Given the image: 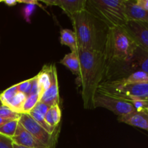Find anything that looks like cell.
Instances as JSON below:
<instances>
[{"instance_id": "cell-34", "label": "cell", "mask_w": 148, "mask_h": 148, "mask_svg": "<svg viewBox=\"0 0 148 148\" xmlns=\"http://www.w3.org/2000/svg\"><path fill=\"white\" fill-rule=\"evenodd\" d=\"M143 110H148V104H147V106H146V107Z\"/></svg>"}, {"instance_id": "cell-28", "label": "cell", "mask_w": 148, "mask_h": 148, "mask_svg": "<svg viewBox=\"0 0 148 148\" xmlns=\"http://www.w3.org/2000/svg\"><path fill=\"white\" fill-rule=\"evenodd\" d=\"M13 144L12 138L0 134V148H13Z\"/></svg>"}, {"instance_id": "cell-16", "label": "cell", "mask_w": 148, "mask_h": 148, "mask_svg": "<svg viewBox=\"0 0 148 148\" xmlns=\"http://www.w3.org/2000/svg\"><path fill=\"white\" fill-rule=\"evenodd\" d=\"M38 85L39 88V93L41 96L50 87L51 83V66L44 65L43 69L36 75Z\"/></svg>"}, {"instance_id": "cell-2", "label": "cell", "mask_w": 148, "mask_h": 148, "mask_svg": "<svg viewBox=\"0 0 148 148\" xmlns=\"http://www.w3.org/2000/svg\"><path fill=\"white\" fill-rule=\"evenodd\" d=\"M80 72L76 79L78 87H81V95L85 109H95L94 98L98 87L103 82L104 59L102 52L77 49Z\"/></svg>"}, {"instance_id": "cell-13", "label": "cell", "mask_w": 148, "mask_h": 148, "mask_svg": "<svg viewBox=\"0 0 148 148\" xmlns=\"http://www.w3.org/2000/svg\"><path fill=\"white\" fill-rule=\"evenodd\" d=\"M133 71H142L148 75V52L137 46L133 56Z\"/></svg>"}, {"instance_id": "cell-19", "label": "cell", "mask_w": 148, "mask_h": 148, "mask_svg": "<svg viewBox=\"0 0 148 148\" xmlns=\"http://www.w3.org/2000/svg\"><path fill=\"white\" fill-rule=\"evenodd\" d=\"M27 95L23 92H17L15 94L12 99L10 101L7 106L9 107L11 110H12L14 112L17 114H22V109H23V105L25 103Z\"/></svg>"}, {"instance_id": "cell-15", "label": "cell", "mask_w": 148, "mask_h": 148, "mask_svg": "<svg viewBox=\"0 0 148 148\" xmlns=\"http://www.w3.org/2000/svg\"><path fill=\"white\" fill-rule=\"evenodd\" d=\"M148 82V75L142 71H135L122 79L114 81H110L109 82L116 85H125L130 84L142 83Z\"/></svg>"}, {"instance_id": "cell-35", "label": "cell", "mask_w": 148, "mask_h": 148, "mask_svg": "<svg viewBox=\"0 0 148 148\" xmlns=\"http://www.w3.org/2000/svg\"><path fill=\"white\" fill-rule=\"evenodd\" d=\"M1 105H2V104H1V101H0V106H1Z\"/></svg>"}, {"instance_id": "cell-22", "label": "cell", "mask_w": 148, "mask_h": 148, "mask_svg": "<svg viewBox=\"0 0 148 148\" xmlns=\"http://www.w3.org/2000/svg\"><path fill=\"white\" fill-rule=\"evenodd\" d=\"M17 92H18L17 86V85H14L1 92L0 93V101H1V104L7 106V104L10 103V101L12 99L13 97L15 95Z\"/></svg>"}, {"instance_id": "cell-1", "label": "cell", "mask_w": 148, "mask_h": 148, "mask_svg": "<svg viewBox=\"0 0 148 148\" xmlns=\"http://www.w3.org/2000/svg\"><path fill=\"white\" fill-rule=\"evenodd\" d=\"M137 46L123 27L110 28L103 51V82L117 80L134 72L132 64Z\"/></svg>"}, {"instance_id": "cell-12", "label": "cell", "mask_w": 148, "mask_h": 148, "mask_svg": "<svg viewBox=\"0 0 148 148\" xmlns=\"http://www.w3.org/2000/svg\"><path fill=\"white\" fill-rule=\"evenodd\" d=\"M124 12L128 20H135L148 25V12L136 4L135 1L124 0Z\"/></svg>"}, {"instance_id": "cell-26", "label": "cell", "mask_w": 148, "mask_h": 148, "mask_svg": "<svg viewBox=\"0 0 148 148\" xmlns=\"http://www.w3.org/2000/svg\"><path fill=\"white\" fill-rule=\"evenodd\" d=\"M36 7L35 4H25V7L23 9V16L27 23H30V16L34 12Z\"/></svg>"}, {"instance_id": "cell-11", "label": "cell", "mask_w": 148, "mask_h": 148, "mask_svg": "<svg viewBox=\"0 0 148 148\" xmlns=\"http://www.w3.org/2000/svg\"><path fill=\"white\" fill-rule=\"evenodd\" d=\"M118 120L120 122L148 131V112L145 110H135L130 114L119 116Z\"/></svg>"}, {"instance_id": "cell-14", "label": "cell", "mask_w": 148, "mask_h": 148, "mask_svg": "<svg viewBox=\"0 0 148 148\" xmlns=\"http://www.w3.org/2000/svg\"><path fill=\"white\" fill-rule=\"evenodd\" d=\"M59 63L69 69L71 72L76 76L77 78L79 77V72H80V64H79L77 51H71L70 53L65 55L64 57L60 60Z\"/></svg>"}, {"instance_id": "cell-5", "label": "cell", "mask_w": 148, "mask_h": 148, "mask_svg": "<svg viewBox=\"0 0 148 148\" xmlns=\"http://www.w3.org/2000/svg\"><path fill=\"white\" fill-rule=\"evenodd\" d=\"M19 122L27 132L30 133L38 141L48 148H54L57 143L59 131L53 134L48 132L38 124L28 114H21Z\"/></svg>"}, {"instance_id": "cell-32", "label": "cell", "mask_w": 148, "mask_h": 148, "mask_svg": "<svg viewBox=\"0 0 148 148\" xmlns=\"http://www.w3.org/2000/svg\"><path fill=\"white\" fill-rule=\"evenodd\" d=\"M11 121V120L5 119H3V118H1V117H0V127H1L3 124H4L5 123L8 122V121Z\"/></svg>"}, {"instance_id": "cell-17", "label": "cell", "mask_w": 148, "mask_h": 148, "mask_svg": "<svg viewBox=\"0 0 148 148\" xmlns=\"http://www.w3.org/2000/svg\"><path fill=\"white\" fill-rule=\"evenodd\" d=\"M60 43L62 45L68 46L71 49V51H77V40L74 30L62 29L60 31Z\"/></svg>"}, {"instance_id": "cell-7", "label": "cell", "mask_w": 148, "mask_h": 148, "mask_svg": "<svg viewBox=\"0 0 148 148\" xmlns=\"http://www.w3.org/2000/svg\"><path fill=\"white\" fill-rule=\"evenodd\" d=\"M137 46L148 52V25L135 20H128L123 26Z\"/></svg>"}, {"instance_id": "cell-24", "label": "cell", "mask_w": 148, "mask_h": 148, "mask_svg": "<svg viewBox=\"0 0 148 148\" xmlns=\"http://www.w3.org/2000/svg\"><path fill=\"white\" fill-rule=\"evenodd\" d=\"M20 114L14 112L6 106L1 105L0 106V117L8 120H19Z\"/></svg>"}, {"instance_id": "cell-29", "label": "cell", "mask_w": 148, "mask_h": 148, "mask_svg": "<svg viewBox=\"0 0 148 148\" xmlns=\"http://www.w3.org/2000/svg\"><path fill=\"white\" fill-rule=\"evenodd\" d=\"M135 3L137 6L148 12V0H137Z\"/></svg>"}, {"instance_id": "cell-25", "label": "cell", "mask_w": 148, "mask_h": 148, "mask_svg": "<svg viewBox=\"0 0 148 148\" xmlns=\"http://www.w3.org/2000/svg\"><path fill=\"white\" fill-rule=\"evenodd\" d=\"M33 77L27 79V80L23 81V82L17 84L18 92H23V93L25 94L27 96L30 95V90H31L32 88V85H33Z\"/></svg>"}, {"instance_id": "cell-31", "label": "cell", "mask_w": 148, "mask_h": 148, "mask_svg": "<svg viewBox=\"0 0 148 148\" xmlns=\"http://www.w3.org/2000/svg\"><path fill=\"white\" fill-rule=\"evenodd\" d=\"M2 2H4L8 7H13L17 4V1H15V0H5V1H3Z\"/></svg>"}, {"instance_id": "cell-21", "label": "cell", "mask_w": 148, "mask_h": 148, "mask_svg": "<svg viewBox=\"0 0 148 148\" xmlns=\"http://www.w3.org/2000/svg\"><path fill=\"white\" fill-rule=\"evenodd\" d=\"M28 114L38 123V124H40L43 129H45L48 132L51 133V134H53V133L56 132V130H57V128L59 127H58L57 128H53V127H51V126H49V124L46 123V120H45L44 116L36 112V111H31Z\"/></svg>"}, {"instance_id": "cell-4", "label": "cell", "mask_w": 148, "mask_h": 148, "mask_svg": "<svg viewBox=\"0 0 148 148\" xmlns=\"http://www.w3.org/2000/svg\"><path fill=\"white\" fill-rule=\"evenodd\" d=\"M85 10L109 29L123 27L127 22L124 0H87Z\"/></svg>"}, {"instance_id": "cell-8", "label": "cell", "mask_w": 148, "mask_h": 148, "mask_svg": "<svg viewBox=\"0 0 148 148\" xmlns=\"http://www.w3.org/2000/svg\"><path fill=\"white\" fill-rule=\"evenodd\" d=\"M51 66V83L49 89L40 96V102L43 103L49 106L54 105H59V83H58L57 71L54 64Z\"/></svg>"}, {"instance_id": "cell-23", "label": "cell", "mask_w": 148, "mask_h": 148, "mask_svg": "<svg viewBox=\"0 0 148 148\" xmlns=\"http://www.w3.org/2000/svg\"><path fill=\"white\" fill-rule=\"evenodd\" d=\"M38 95H29L27 96L22 109V114H29L40 101Z\"/></svg>"}, {"instance_id": "cell-10", "label": "cell", "mask_w": 148, "mask_h": 148, "mask_svg": "<svg viewBox=\"0 0 148 148\" xmlns=\"http://www.w3.org/2000/svg\"><path fill=\"white\" fill-rule=\"evenodd\" d=\"M12 140L14 144L29 148H48L38 141L29 132L23 127L20 122L18 123L15 134Z\"/></svg>"}, {"instance_id": "cell-3", "label": "cell", "mask_w": 148, "mask_h": 148, "mask_svg": "<svg viewBox=\"0 0 148 148\" xmlns=\"http://www.w3.org/2000/svg\"><path fill=\"white\" fill-rule=\"evenodd\" d=\"M78 48L103 52L109 28L86 10L70 17Z\"/></svg>"}, {"instance_id": "cell-6", "label": "cell", "mask_w": 148, "mask_h": 148, "mask_svg": "<svg viewBox=\"0 0 148 148\" xmlns=\"http://www.w3.org/2000/svg\"><path fill=\"white\" fill-rule=\"evenodd\" d=\"M94 108H106L119 117L136 110L135 107L130 101L99 92H97L94 98Z\"/></svg>"}, {"instance_id": "cell-20", "label": "cell", "mask_w": 148, "mask_h": 148, "mask_svg": "<svg viewBox=\"0 0 148 148\" xmlns=\"http://www.w3.org/2000/svg\"><path fill=\"white\" fill-rule=\"evenodd\" d=\"M18 123L19 120H11L5 123L0 127V134L10 138H12L17 130Z\"/></svg>"}, {"instance_id": "cell-27", "label": "cell", "mask_w": 148, "mask_h": 148, "mask_svg": "<svg viewBox=\"0 0 148 148\" xmlns=\"http://www.w3.org/2000/svg\"><path fill=\"white\" fill-rule=\"evenodd\" d=\"M51 106H49L46 105V104L39 101V102L36 104V106L33 108V109L32 110V111H36V112L38 113V114H41V115L44 116H45L46 113H47V111H49V109L51 108Z\"/></svg>"}, {"instance_id": "cell-30", "label": "cell", "mask_w": 148, "mask_h": 148, "mask_svg": "<svg viewBox=\"0 0 148 148\" xmlns=\"http://www.w3.org/2000/svg\"><path fill=\"white\" fill-rule=\"evenodd\" d=\"M17 3H23V4H35V5H37L38 4V1H36V0H27V1H25V0H20V1H17Z\"/></svg>"}, {"instance_id": "cell-18", "label": "cell", "mask_w": 148, "mask_h": 148, "mask_svg": "<svg viewBox=\"0 0 148 148\" xmlns=\"http://www.w3.org/2000/svg\"><path fill=\"white\" fill-rule=\"evenodd\" d=\"M62 119V111L59 105L52 106L45 116L46 123L53 128H57Z\"/></svg>"}, {"instance_id": "cell-9", "label": "cell", "mask_w": 148, "mask_h": 148, "mask_svg": "<svg viewBox=\"0 0 148 148\" xmlns=\"http://www.w3.org/2000/svg\"><path fill=\"white\" fill-rule=\"evenodd\" d=\"M86 1L87 0H46L42 2L48 6L60 7L70 18L73 14L85 10Z\"/></svg>"}, {"instance_id": "cell-33", "label": "cell", "mask_w": 148, "mask_h": 148, "mask_svg": "<svg viewBox=\"0 0 148 148\" xmlns=\"http://www.w3.org/2000/svg\"><path fill=\"white\" fill-rule=\"evenodd\" d=\"M13 148H29L27 147H24V146H22V145H19L17 144H13Z\"/></svg>"}, {"instance_id": "cell-37", "label": "cell", "mask_w": 148, "mask_h": 148, "mask_svg": "<svg viewBox=\"0 0 148 148\" xmlns=\"http://www.w3.org/2000/svg\"><path fill=\"white\" fill-rule=\"evenodd\" d=\"M145 111H147V112H148V110H145Z\"/></svg>"}, {"instance_id": "cell-36", "label": "cell", "mask_w": 148, "mask_h": 148, "mask_svg": "<svg viewBox=\"0 0 148 148\" xmlns=\"http://www.w3.org/2000/svg\"><path fill=\"white\" fill-rule=\"evenodd\" d=\"M3 1H1V0H0V2H2Z\"/></svg>"}]
</instances>
